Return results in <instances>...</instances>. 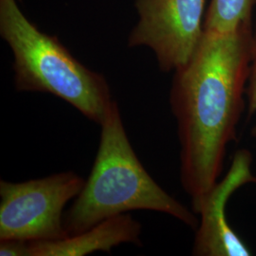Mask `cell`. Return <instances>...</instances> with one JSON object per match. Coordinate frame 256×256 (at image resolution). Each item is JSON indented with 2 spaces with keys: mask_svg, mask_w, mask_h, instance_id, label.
Listing matches in <instances>:
<instances>
[{
  "mask_svg": "<svg viewBox=\"0 0 256 256\" xmlns=\"http://www.w3.org/2000/svg\"><path fill=\"white\" fill-rule=\"evenodd\" d=\"M254 23L228 34L205 32L170 92L180 144V182L192 209L220 182L247 104Z\"/></svg>",
  "mask_w": 256,
  "mask_h": 256,
  "instance_id": "obj_1",
  "label": "cell"
},
{
  "mask_svg": "<svg viewBox=\"0 0 256 256\" xmlns=\"http://www.w3.org/2000/svg\"><path fill=\"white\" fill-rule=\"evenodd\" d=\"M101 126L100 146L90 176L64 214V229L70 236L104 220L138 210L165 214L198 229V214L164 190L138 158L117 102L112 104Z\"/></svg>",
  "mask_w": 256,
  "mask_h": 256,
  "instance_id": "obj_2",
  "label": "cell"
},
{
  "mask_svg": "<svg viewBox=\"0 0 256 256\" xmlns=\"http://www.w3.org/2000/svg\"><path fill=\"white\" fill-rule=\"evenodd\" d=\"M0 34L14 54L18 92L52 94L101 126L115 102L104 75L84 66L57 37L40 30L18 0H0Z\"/></svg>",
  "mask_w": 256,
  "mask_h": 256,
  "instance_id": "obj_3",
  "label": "cell"
},
{
  "mask_svg": "<svg viewBox=\"0 0 256 256\" xmlns=\"http://www.w3.org/2000/svg\"><path fill=\"white\" fill-rule=\"evenodd\" d=\"M74 172L26 182H0V241H57L70 238L64 210L84 186Z\"/></svg>",
  "mask_w": 256,
  "mask_h": 256,
  "instance_id": "obj_4",
  "label": "cell"
},
{
  "mask_svg": "<svg viewBox=\"0 0 256 256\" xmlns=\"http://www.w3.org/2000/svg\"><path fill=\"white\" fill-rule=\"evenodd\" d=\"M136 8L128 46L149 48L164 72L188 64L205 34L206 0H137Z\"/></svg>",
  "mask_w": 256,
  "mask_h": 256,
  "instance_id": "obj_5",
  "label": "cell"
},
{
  "mask_svg": "<svg viewBox=\"0 0 256 256\" xmlns=\"http://www.w3.org/2000/svg\"><path fill=\"white\" fill-rule=\"evenodd\" d=\"M252 155L247 149L234 156L228 173L194 209L202 220L196 229L192 254L198 256H250L252 250L227 220L230 198L240 188L256 184Z\"/></svg>",
  "mask_w": 256,
  "mask_h": 256,
  "instance_id": "obj_6",
  "label": "cell"
},
{
  "mask_svg": "<svg viewBox=\"0 0 256 256\" xmlns=\"http://www.w3.org/2000/svg\"><path fill=\"white\" fill-rule=\"evenodd\" d=\"M142 224L130 214H120L77 236L57 241L30 242V256H84L131 243L142 246Z\"/></svg>",
  "mask_w": 256,
  "mask_h": 256,
  "instance_id": "obj_7",
  "label": "cell"
},
{
  "mask_svg": "<svg viewBox=\"0 0 256 256\" xmlns=\"http://www.w3.org/2000/svg\"><path fill=\"white\" fill-rule=\"evenodd\" d=\"M256 0H212L206 14L205 32L228 34L252 22Z\"/></svg>",
  "mask_w": 256,
  "mask_h": 256,
  "instance_id": "obj_8",
  "label": "cell"
},
{
  "mask_svg": "<svg viewBox=\"0 0 256 256\" xmlns=\"http://www.w3.org/2000/svg\"><path fill=\"white\" fill-rule=\"evenodd\" d=\"M248 110V116L252 117L256 114V23L252 30V58L250 66V74L248 80L247 92ZM252 137L256 138V124L252 130Z\"/></svg>",
  "mask_w": 256,
  "mask_h": 256,
  "instance_id": "obj_9",
  "label": "cell"
},
{
  "mask_svg": "<svg viewBox=\"0 0 256 256\" xmlns=\"http://www.w3.org/2000/svg\"><path fill=\"white\" fill-rule=\"evenodd\" d=\"M30 242L23 240H1L0 256H30Z\"/></svg>",
  "mask_w": 256,
  "mask_h": 256,
  "instance_id": "obj_10",
  "label": "cell"
}]
</instances>
